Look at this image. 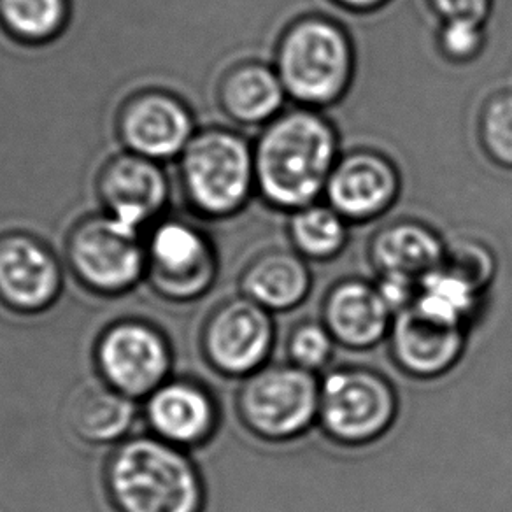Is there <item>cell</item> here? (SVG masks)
I'll use <instances>...</instances> for the list:
<instances>
[{
	"instance_id": "6da1fadb",
	"label": "cell",
	"mask_w": 512,
	"mask_h": 512,
	"mask_svg": "<svg viewBox=\"0 0 512 512\" xmlns=\"http://www.w3.org/2000/svg\"><path fill=\"white\" fill-rule=\"evenodd\" d=\"M253 151L256 193L265 204L290 214L325 195L341 141L323 111L293 106L262 127Z\"/></svg>"
},
{
	"instance_id": "7a4b0ae2",
	"label": "cell",
	"mask_w": 512,
	"mask_h": 512,
	"mask_svg": "<svg viewBox=\"0 0 512 512\" xmlns=\"http://www.w3.org/2000/svg\"><path fill=\"white\" fill-rule=\"evenodd\" d=\"M272 65L295 106L323 111L337 106L353 86L355 43L335 18L309 13L279 34Z\"/></svg>"
},
{
	"instance_id": "3957f363",
	"label": "cell",
	"mask_w": 512,
	"mask_h": 512,
	"mask_svg": "<svg viewBox=\"0 0 512 512\" xmlns=\"http://www.w3.org/2000/svg\"><path fill=\"white\" fill-rule=\"evenodd\" d=\"M106 486L118 512H202L204 483L183 449L153 437H134L114 449Z\"/></svg>"
},
{
	"instance_id": "277c9868",
	"label": "cell",
	"mask_w": 512,
	"mask_h": 512,
	"mask_svg": "<svg viewBox=\"0 0 512 512\" xmlns=\"http://www.w3.org/2000/svg\"><path fill=\"white\" fill-rule=\"evenodd\" d=\"M179 176L200 214L220 220L235 216L256 193L253 144L227 127L195 132L179 157Z\"/></svg>"
},
{
	"instance_id": "5b68a950",
	"label": "cell",
	"mask_w": 512,
	"mask_h": 512,
	"mask_svg": "<svg viewBox=\"0 0 512 512\" xmlns=\"http://www.w3.org/2000/svg\"><path fill=\"white\" fill-rule=\"evenodd\" d=\"M320 379L292 362L267 363L244 377L237 393V413L251 434L285 442L318 423Z\"/></svg>"
},
{
	"instance_id": "8992f818",
	"label": "cell",
	"mask_w": 512,
	"mask_h": 512,
	"mask_svg": "<svg viewBox=\"0 0 512 512\" xmlns=\"http://www.w3.org/2000/svg\"><path fill=\"white\" fill-rule=\"evenodd\" d=\"M397 414V392L376 370L342 367L320 379L318 425L342 446L355 448L381 439Z\"/></svg>"
},
{
	"instance_id": "52a82bcc",
	"label": "cell",
	"mask_w": 512,
	"mask_h": 512,
	"mask_svg": "<svg viewBox=\"0 0 512 512\" xmlns=\"http://www.w3.org/2000/svg\"><path fill=\"white\" fill-rule=\"evenodd\" d=\"M67 258L76 278L92 292H128L146 274V244L141 230L109 214L92 216L72 230Z\"/></svg>"
},
{
	"instance_id": "ba28073f",
	"label": "cell",
	"mask_w": 512,
	"mask_h": 512,
	"mask_svg": "<svg viewBox=\"0 0 512 512\" xmlns=\"http://www.w3.org/2000/svg\"><path fill=\"white\" fill-rule=\"evenodd\" d=\"M276 344L271 311L248 297L221 302L209 314L202 349L207 362L228 377H248L267 365Z\"/></svg>"
},
{
	"instance_id": "9c48e42d",
	"label": "cell",
	"mask_w": 512,
	"mask_h": 512,
	"mask_svg": "<svg viewBox=\"0 0 512 512\" xmlns=\"http://www.w3.org/2000/svg\"><path fill=\"white\" fill-rule=\"evenodd\" d=\"M218 272L213 244L183 220L160 221L146 241V274L158 293L192 300L211 288Z\"/></svg>"
},
{
	"instance_id": "30bf717a",
	"label": "cell",
	"mask_w": 512,
	"mask_h": 512,
	"mask_svg": "<svg viewBox=\"0 0 512 512\" xmlns=\"http://www.w3.org/2000/svg\"><path fill=\"white\" fill-rule=\"evenodd\" d=\"M104 383L132 399L148 397L165 383L171 349L157 328L143 321H120L100 335L95 349Z\"/></svg>"
},
{
	"instance_id": "8fae6325",
	"label": "cell",
	"mask_w": 512,
	"mask_h": 512,
	"mask_svg": "<svg viewBox=\"0 0 512 512\" xmlns=\"http://www.w3.org/2000/svg\"><path fill=\"white\" fill-rule=\"evenodd\" d=\"M400 193L402 174L392 158L374 148H353L341 153L323 197L351 225L383 218Z\"/></svg>"
},
{
	"instance_id": "7c38bea8",
	"label": "cell",
	"mask_w": 512,
	"mask_h": 512,
	"mask_svg": "<svg viewBox=\"0 0 512 512\" xmlns=\"http://www.w3.org/2000/svg\"><path fill=\"white\" fill-rule=\"evenodd\" d=\"M123 144L155 162L181 157L195 136L192 111L167 92H144L128 100L118 121Z\"/></svg>"
},
{
	"instance_id": "4fadbf2b",
	"label": "cell",
	"mask_w": 512,
	"mask_h": 512,
	"mask_svg": "<svg viewBox=\"0 0 512 512\" xmlns=\"http://www.w3.org/2000/svg\"><path fill=\"white\" fill-rule=\"evenodd\" d=\"M62 272L50 248L27 234L0 237V302L18 313H39L57 300Z\"/></svg>"
},
{
	"instance_id": "5bb4252c",
	"label": "cell",
	"mask_w": 512,
	"mask_h": 512,
	"mask_svg": "<svg viewBox=\"0 0 512 512\" xmlns=\"http://www.w3.org/2000/svg\"><path fill=\"white\" fill-rule=\"evenodd\" d=\"M386 341L397 367L407 376L435 379L460 362L467 346V328L434 320L411 306L395 314Z\"/></svg>"
},
{
	"instance_id": "9a60e30c",
	"label": "cell",
	"mask_w": 512,
	"mask_h": 512,
	"mask_svg": "<svg viewBox=\"0 0 512 512\" xmlns=\"http://www.w3.org/2000/svg\"><path fill=\"white\" fill-rule=\"evenodd\" d=\"M99 197L111 218L141 230L162 213L169 183L158 162L128 151L104 165Z\"/></svg>"
},
{
	"instance_id": "2e32d148",
	"label": "cell",
	"mask_w": 512,
	"mask_h": 512,
	"mask_svg": "<svg viewBox=\"0 0 512 512\" xmlns=\"http://www.w3.org/2000/svg\"><path fill=\"white\" fill-rule=\"evenodd\" d=\"M393 318L376 283L358 278L335 283L321 306V321L335 342L353 351H367L386 341Z\"/></svg>"
},
{
	"instance_id": "e0dca14e",
	"label": "cell",
	"mask_w": 512,
	"mask_h": 512,
	"mask_svg": "<svg viewBox=\"0 0 512 512\" xmlns=\"http://www.w3.org/2000/svg\"><path fill=\"white\" fill-rule=\"evenodd\" d=\"M146 420L158 439L193 448L216 432L220 413L213 395L192 381H165L148 395Z\"/></svg>"
},
{
	"instance_id": "ac0fdd59",
	"label": "cell",
	"mask_w": 512,
	"mask_h": 512,
	"mask_svg": "<svg viewBox=\"0 0 512 512\" xmlns=\"http://www.w3.org/2000/svg\"><path fill=\"white\" fill-rule=\"evenodd\" d=\"M448 244L427 223L392 221L370 237L369 260L377 276H400L420 283L444 264Z\"/></svg>"
},
{
	"instance_id": "d6986e66",
	"label": "cell",
	"mask_w": 512,
	"mask_h": 512,
	"mask_svg": "<svg viewBox=\"0 0 512 512\" xmlns=\"http://www.w3.org/2000/svg\"><path fill=\"white\" fill-rule=\"evenodd\" d=\"M218 100L230 120L246 127H265L283 113L288 93L274 65L246 60L225 72L218 86Z\"/></svg>"
},
{
	"instance_id": "ffe728a7",
	"label": "cell",
	"mask_w": 512,
	"mask_h": 512,
	"mask_svg": "<svg viewBox=\"0 0 512 512\" xmlns=\"http://www.w3.org/2000/svg\"><path fill=\"white\" fill-rule=\"evenodd\" d=\"M313 276L306 258L295 249L274 248L249 262L241 276L244 297L271 313L300 306L311 293Z\"/></svg>"
},
{
	"instance_id": "44dd1931",
	"label": "cell",
	"mask_w": 512,
	"mask_h": 512,
	"mask_svg": "<svg viewBox=\"0 0 512 512\" xmlns=\"http://www.w3.org/2000/svg\"><path fill=\"white\" fill-rule=\"evenodd\" d=\"M136 420L134 399L109 384H90L76 395L69 411L72 430L83 441L111 444L123 441Z\"/></svg>"
},
{
	"instance_id": "7402d4cb",
	"label": "cell",
	"mask_w": 512,
	"mask_h": 512,
	"mask_svg": "<svg viewBox=\"0 0 512 512\" xmlns=\"http://www.w3.org/2000/svg\"><path fill=\"white\" fill-rule=\"evenodd\" d=\"M483 293L469 279L442 265L421 279L413 306L434 320L469 330L483 306Z\"/></svg>"
},
{
	"instance_id": "603a6c76",
	"label": "cell",
	"mask_w": 512,
	"mask_h": 512,
	"mask_svg": "<svg viewBox=\"0 0 512 512\" xmlns=\"http://www.w3.org/2000/svg\"><path fill=\"white\" fill-rule=\"evenodd\" d=\"M288 237L307 262H330L349 241V223L328 202H314L290 213Z\"/></svg>"
},
{
	"instance_id": "cb8c5ba5",
	"label": "cell",
	"mask_w": 512,
	"mask_h": 512,
	"mask_svg": "<svg viewBox=\"0 0 512 512\" xmlns=\"http://www.w3.org/2000/svg\"><path fill=\"white\" fill-rule=\"evenodd\" d=\"M69 0H0V23L23 43H48L64 30Z\"/></svg>"
},
{
	"instance_id": "d4e9b609",
	"label": "cell",
	"mask_w": 512,
	"mask_h": 512,
	"mask_svg": "<svg viewBox=\"0 0 512 512\" xmlns=\"http://www.w3.org/2000/svg\"><path fill=\"white\" fill-rule=\"evenodd\" d=\"M477 139L491 164L512 171V90H498L484 100Z\"/></svg>"
},
{
	"instance_id": "484cf974",
	"label": "cell",
	"mask_w": 512,
	"mask_h": 512,
	"mask_svg": "<svg viewBox=\"0 0 512 512\" xmlns=\"http://www.w3.org/2000/svg\"><path fill=\"white\" fill-rule=\"evenodd\" d=\"M335 344L323 321H302L290 332L286 353L293 365L318 374L332 360Z\"/></svg>"
},
{
	"instance_id": "4316f807",
	"label": "cell",
	"mask_w": 512,
	"mask_h": 512,
	"mask_svg": "<svg viewBox=\"0 0 512 512\" xmlns=\"http://www.w3.org/2000/svg\"><path fill=\"white\" fill-rule=\"evenodd\" d=\"M486 41V23L472 20L441 22L435 39L439 55L453 65L472 64L483 55Z\"/></svg>"
},
{
	"instance_id": "83f0119b",
	"label": "cell",
	"mask_w": 512,
	"mask_h": 512,
	"mask_svg": "<svg viewBox=\"0 0 512 512\" xmlns=\"http://www.w3.org/2000/svg\"><path fill=\"white\" fill-rule=\"evenodd\" d=\"M442 265L448 267L449 271L469 279L470 283H474L483 292H486L497 271L495 258L488 246L474 239H460L448 244Z\"/></svg>"
},
{
	"instance_id": "f1b7e54d",
	"label": "cell",
	"mask_w": 512,
	"mask_h": 512,
	"mask_svg": "<svg viewBox=\"0 0 512 512\" xmlns=\"http://www.w3.org/2000/svg\"><path fill=\"white\" fill-rule=\"evenodd\" d=\"M427 4L441 22L472 20L488 23L495 0H427Z\"/></svg>"
},
{
	"instance_id": "f546056e",
	"label": "cell",
	"mask_w": 512,
	"mask_h": 512,
	"mask_svg": "<svg viewBox=\"0 0 512 512\" xmlns=\"http://www.w3.org/2000/svg\"><path fill=\"white\" fill-rule=\"evenodd\" d=\"M335 6L353 13V15H372L386 8L392 0H330Z\"/></svg>"
}]
</instances>
